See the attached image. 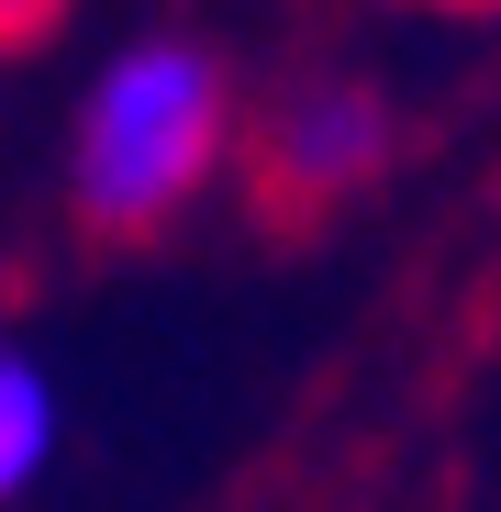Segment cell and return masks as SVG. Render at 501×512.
<instances>
[{"label":"cell","mask_w":501,"mask_h":512,"mask_svg":"<svg viewBox=\"0 0 501 512\" xmlns=\"http://www.w3.org/2000/svg\"><path fill=\"white\" fill-rule=\"evenodd\" d=\"M234 156H245L234 67L201 34H134L90 67L67 112V212L112 245L167 234Z\"/></svg>","instance_id":"6da1fadb"},{"label":"cell","mask_w":501,"mask_h":512,"mask_svg":"<svg viewBox=\"0 0 501 512\" xmlns=\"http://www.w3.org/2000/svg\"><path fill=\"white\" fill-rule=\"evenodd\" d=\"M390 156H401L390 90H368V78H346V67H312V78H290V90L257 112V134H245V190H257L268 212H290V223H312L334 201H357Z\"/></svg>","instance_id":"7a4b0ae2"},{"label":"cell","mask_w":501,"mask_h":512,"mask_svg":"<svg viewBox=\"0 0 501 512\" xmlns=\"http://www.w3.org/2000/svg\"><path fill=\"white\" fill-rule=\"evenodd\" d=\"M56 435H67L56 379H45L23 346H0V501H23V490L56 468Z\"/></svg>","instance_id":"3957f363"},{"label":"cell","mask_w":501,"mask_h":512,"mask_svg":"<svg viewBox=\"0 0 501 512\" xmlns=\"http://www.w3.org/2000/svg\"><path fill=\"white\" fill-rule=\"evenodd\" d=\"M56 23H67V0H0V45H34Z\"/></svg>","instance_id":"277c9868"},{"label":"cell","mask_w":501,"mask_h":512,"mask_svg":"<svg viewBox=\"0 0 501 512\" xmlns=\"http://www.w3.org/2000/svg\"><path fill=\"white\" fill-rule=\"evenodd\" d=\"M424 12H501V0H424Z\"/></svg>","instance_id":"5b68a950"}]
</instances>
